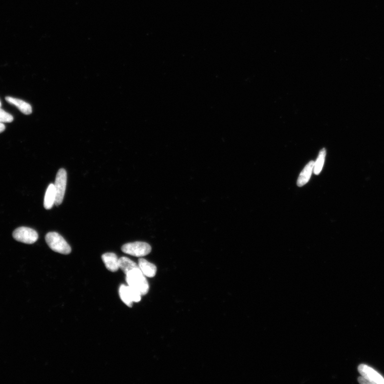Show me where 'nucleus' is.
I'll return each instance as SVG.
<instances>
[{
    "mask_svg": "<svg viewBox=\"0 0 384 384\" xmlns=\"http://www.w3.org/2000/svg\"><path fill=\"white\" fill-rule=\"evenodd\" d=\"M46 241L51 250L64 255H69L72 251L70 246L57 232H49L46 236Z\"/></svg>",
    "mask_w": 384,
    "mask_h": 384,
    "instance_id": "f03ea898",
    "label": "nucleus"
},
{
    "mask_svg": "<svg viewBox=\"0 0 384 384\" xmlns=\"http://www.w3.org/2000/svg\"><path fill=\"white\" fill-rule=\"evenodd\" d=\"M361 376L358 378L361 384H384V378L378 372L365 365H360L358 367Z\"/></svg>",
    "mask_w": 384,
    "mask_h": 384,
    "instance_id": "7ed1b4c3",
    "label": "nucleus"
},
{
    "mask_svg": "<svg viewBox=\"0 0 384 384\" xmlns=\"http://www.w3.org/2000/svg\"><path fill=\"white\" fill-rule=\"evenodd\" d=\"M1 101H0V107H1Z\"/></svg>",
    "mask_w": 384,
    "mask_h": 384,
    "instance_id": "f3484780",
    "label": "nucleus"
},
{
    "mask_svg": "<svg viewBox=\"0 0 384 384\" xmlns=\"http://www.w3.org/2000/svg\"><path fill=\"white\" fill-rule=\"evenodd\" d=\"M314 167V162L312 161L309 162L308 165L305 167L297 180V185L299 187L306 185L308 182Z\"/></svg>",
    "mask_w": 384,
    "mask_h": 384,
    "instance_id": "f8f14e48",
    "label": "nucleus"
},
{
    "mask_svg": "<svg viewBox=\"0 0 384 384\" xmlns=\"http://www.w3.org/2000/svg\"><path fill=\"white\" fill-rule=\"evenodd\" d=\"M122 251L134 257H144L149 255L152 250L151 246L144 242H134L124 245Z\"/></svg>",
    "mask_w": 384,
    "mask_h": 384,
    "instance_id": "20e7f679",
    "label": "nucleus"
},
{
    "mask_svg": "<svg viewBox=\"0 0 384 384\" xmlns=\"http://www.w3.org/2000/svg\"><path fill=\"white\" fill-rule=\"evenodd\" d=\"M14 120V117L8 113L4 111L0 107V122L1 123H10Z\"/></svg>",
    "mask_w": 384,
    "mask_h": 384,
    "instance_id": "2eb2a0df",
    "label": "nucleus"
},
{
    "mask_svg": "<svg viewBox=\"0 0 384 384\" xmlns=\"http://www.w3.org/2000/svg\"><path fill=\"white\" fill-rule=\"evenodd\" d=\"M119 295L121 301L129 307H132L133 303H138L141 301L140 293L129 286L121 285L119 289Z\"/></svg>",
    "mask_w": 384,
    "mask_h": 384,
    "instance_id": "423d86ee",
    "label": "nucleus"
},
{
    "mask_svg": "<svg viewBox=\"0 0 384 384\" xmlns=\"http://www.w3.org/2000/svg\"><path fill=\"white\" fill-rule=\"evenodd\" d=\"M101 258H102L103 262L106 269L111 271V272H116L120 269L119 259L118 258L115 253L112 252L105 253L101 256Z\"/></svg>",
    "mask_w": 384,
    "mask_h": 384,
    "instance_id": "6e6552de",
    "label": "nucleus"
},
{
    "mask_svg": "<svg viewBox=\"0 0 384 384\" xmlns=\"http://www.w3.org/2000/svg\"><path fill=\"white\" fill-rule=\"evenodd\" d=\"M14 238L18 241L26 244H33L37 242L38 235L35 230L26 227L16 229L13 235Z\"/></svg>",
    "mask_w": 384,
    "mask_h": 384,
    "instance_id": "0eeeda50",
    "label": "nucleus"
},
{
    "mask_svg": "<svg viewBox=\"0 0 384 384\" xmlns=\"http://www.w3.org/2000/svg\"><path fill=\"white\" fill-rule=\"evenodd\" d=\"M146 276L140 269H135L126 274L128 285L138 291L142 296L147 294L150 290V285Z\"/></svg>",
    "mask_w": 384,
    "mask_h": 384,
    "instance_id": "f257e3e1",
    "label": "nucleus"
},
{
    "mask_svg": "<svg viewBox=\"0 0 384 384\" xmlns=\"http://www.w3.org/2000/svg\"><path fill=\"white\" fill-rule=\"evenodd\" d=\"M138 267L146 277L154 278L156 274L157 268L155 265L144 258L139 259Z\"/></svg>",
    "mask_w": 384,
    "mask_h": 384,
    "instance_id": "1a4fd4ad",
    "label": "nucleus"
},
{
    "mask_svg": "<svg viewBox=\"0 0 384 384\" xmlns=\"http://www.w3.org/2000/svg\"><path fill=\"white\" fill-rule=\"evenodd\" d=\"M56 201V191L55 185L50 184L46 191L44 199V207L46 210H50L54 205Z\"/></svg>",
    "mask_w": 384,
    "mask_h": 384,
    "instance_id": "9b49d317",
    "label": "nucleus"
},
{
    "mask_svg": "<svg viewBox=\"0 0 384 384\" xmlns=\"http://www.w3.org/2000/svg\"><path fill=\"white\" fill-rule=\"evenodd\" d=\"M326 154L325 149H323L320 151L318 159L314 166V172L315 174H318L321 172L322 169H323Z\"/></svg>",
    "mask_w": 384,
    "mask_h": 384,
    "instance_id": "4468645a",
    "label": "nucleus"
},
{
    "mask_svg": "<svg viewBox=\"0 0 384 384\" xmlns=\"http://www.w3.org/2000/svg\"><path fill=\"white\" fill-rule=\"evenodd\" d=\"M5 129V127L4 123L0 122V134L4 131Z\"/></svg>",
    "mask_w": 384,
    "mask_h": 384,
    "instance_id": "dca6fc26",
    "label": "nucleus"
},
{
    "mask_svg": "<svg viewBox=\"0 0 384 384\" xmlns=\"http://www.w3.org/2000/svg\"><path fill=\"white\" fill-rule=\"evenodd\" d=\"M5 100L8 103L15 106L22 114L25 115H30L32 114V108L31 105L25 101L18 98L9 97V96L5 97Z\"/></svg>",
    "mask_w": 384,
    "mask_h": 384,
    "instance_id": "9d476101",
    "label": "nucleus"
},
{
    "mask_svg": "<svg viewBox=\"0 0 384 384\" xmlns=\"http://www.w3.org/2000/svg\"><path fill=\"white\" fill-rule=\"evenodd\" d=\"M67 184V173L64 169H60L56 175L55 188L56 206H59L63 202Z\"/></svg>",
    "mask_w": 384,
    "mask_h": 384,
    "instance_id": "39448f33",
    "label": "nucleus"
},
{
    "mask_svg": "<svg viewBox=\"0 0 384 384\" xmlns=\"http://www.w3.org/2000/svg\"><path fill=\"white\" fill-rule=\"evenodd\" d=\"M119 268L124 273L127 274L130 271L138 268V265L132 261L131 259L122 257L119 259Z\"/></svg>",
    "mask_w": 384,
    "mask_h": 384,
    "instance_id": "ddd939ff",
    "label": "nucleus"
}]
</instances>
